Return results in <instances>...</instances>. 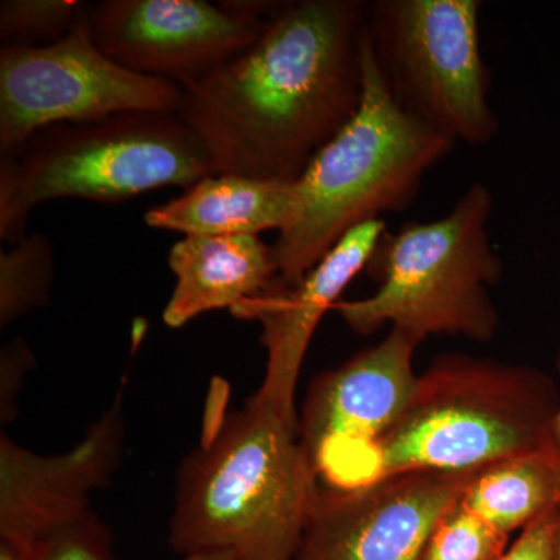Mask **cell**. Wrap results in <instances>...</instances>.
Masks as SVG:
<instances>
[{"label":"cell","mask_w":560,"mask_h":560,"mask_svg":"<svg viewBox=\"0 0 560 560\" xmlns=\"http://www.w3.org/2000/svg\"><path fill=\"white\" fill-rule=\"evenodd\" d=\"M180 560H238V558L237 555L232 551H206L184 556Z\"/></svg>","instance_id":"25"},{"label":"cell","mask_w":560,"mask_h":560,"mask_svg":"<svg viewBox=\"0 0 560 560\" xmlns=\"http://www.w3.org/2000/svg\"><path fill=\"white\" fill-rule=\"evenodd\" d=\"M210 175L212 154L176 114L55 125L0 161V238L20 242L40 202H120L161 187L189 189Z\"/></svg>","instance_id":"6"},{"label":"cell","mask_w":560,"mask_h":560,"mask_svg":"<svg viewBox=\"0 0 560 560\" xmlns=\"http://www.w3.org/2000/svg\"><path fill=\"white\" fill-rule=\"evenodd\" d=\"M419 346L410 335L389 329L377 346L313 382L298 427L326 488L364 486L374 445L400 418L418 383L412 359Z\"/></svg>","instance_id":"10"},{"label":"cell","mask_w":560,"mask_h":560,"mask_svg":"<svg viewBox=\"0 0 560 560\" xmlns=\"http://www.w3.org/2000/svg\"><path fill=\"white\" fill-rule=\"evenodd\" d=\"M508 540L510 534L493 528L459 500L431 533L422 560H497Z\"/></svg>","instance_id":"19"},{"label":"cell","mask_w":560,"mask_h":560,"mask_svg":"<svg viewBox=\"0 0 560 560\" xmlns=\"http://www.w3.org/2000/svg\"><path fill=\"white\" fill-rule=\"evenodd\" d=\"M480 0H375L366 28L393 101L453 142L482 147L500 131L489 102Z\"/></svg>","instance_id":"7"},{"label":"cell","mask_w":560,"mask_h":560,"mask_svg":"<svg viewBox=\"0 0 560 560\" xmlns=\"http://www.w3.org/2000/svg\"><path fill=\"white\" fill-rule=\"evenodd\" d=\"M294 208L293 183L241 175L206 176L175 200L150 209L147 226L186 235L224 237L282 231Z\"/></svg>","instance_id":"15"},{"label":"cell","mask_w":560,"mask_h":560,"mask_svg":"<svg viewBox=\"0 0 560 560\" xmlns=\"http://www.w3.org/2000/svg\"><path fill=\"white\" fill-rule=\"evenodd\" d=\"M368 3L283 2L253 46L180 86L176 116L206 143L215 175L294 183L352 119Z\"/></svg>","instance_id":"1"},{"label":"cell","mask_w":560,"mask_h":560,"mask_svg":"<svg viewBox=\"0 0 560 560\" xmlns=\"http://www.w3.org/2000/svg\"><path fill=\"white\" fill-rule=\"evenodd\" d=\"M556 368H558L560 375V345L558 355H556ZM547 447L548 451H550L552 458H555L556 464H558L560 471V401L558 411H556L555 418H552L550 438H548Z\"/></svg>","instance_id":"24"},{"label":"cell","mask_w":560,"mask_h":560,"mask_svg":"<svg viewBox=\"0 0 560 560\" xmlns=\"http://www.w3.org/2000/svg\"><path fill=\"white\" fill-rule=\"evenodd\" d=\"M298 420L256 393L206 436L179 470L173 550L293 560L319 490Z\"/></svg>","instance_id":"2"},{"label":"cell","mask_w":560,"mask_h":560,"mask_svg":"<svg viewBox=\"0 0 560 560\" xmlns=\"http://www.w3.org/2000/svg\"><path fill=\"white\" fill-rule=\"evenodd\" d=\"M33 353L28 349L27 342L16 338V340L3 346L2 357H0V381H2V420L9 422L16 408V396L20 394V383L24 382V374L32 368Z\"/></svg>","instance_id":"22"},{"label":"cell","mask_w":560,"mask_h":560,"mask_svg":"<svg viewBox=\"0 0 560 560\" xmlns=\"http://www.w3.org/2000/svg\"><path fill=\"white\" fill-rule=\"evenodd\" d=\"M559 533L560 508H555L526 525L497 560H556Z\"/></svg>","instance_id":"21"},{"label":"cell","mask_w":560,"mask_h":560,"mask_svg":"<svg viewBox=\"0 0 560 560\" xmlns=\"http://www.w3.org/2000/svg\"><path fill=\"white\" fill-rule=\"evenodd\" d=\"M90 7L80 0H3L0 3L2 46H44L60 40Z\"/></svg>","instance_id":"18"},{"label":"cell","mask_w":560,"mask_h":560,"mask_svg":"<svg viewBox=\"0 0 560 560\" xmlns=\"http://www.w3.org/2000/svg\"><path fill=\"white\" fill-rule=\"evenodd\" d=\"M492 210V191L474 183L441 219L386 231L366 267L377 290L335 311L359 335L389 326L419 345L434 335L492 340L500 315L490 289L503 275L489 238Z\"/></svg>","instance_id":"5"},{"label":"cell","mask_w":560,"mask_h":560,"mask_svg":"<svg viewBox=\"0 0 560 560\" xmlns=\"http://www.w3.org/2000/svg\"><path fill=\"white\" fill-rule=\"evenodd\" d=\"M0 560H32V544L0 539Z\"/></svg>","instance_id":"23"},{"label":"cell","mask_w":560,"mask_h":560,"mask_svg":"<svg viewBox=\"0 0 560 560\" xmlns=\"http://www.w3.org/2000/svg\"><path fill=\"white\" fill-rule=\"evenodd\" d=\"M180 98L178 84L106 57L92 38L88 11L60 40L0 49V156L16 153L55 125L117 114H176Z\"/></svg>","instance_id":"8"},{"label":"cell","mask_w":560,"mask_h":560,"mask_svg":"<svg viewBox=\"0 0 560 560\" xmlns=\"http://www.w3.org/2000/svg\"><path fill=\"white\" fill-rule=\"evenodd\" d=\"M280 3L102 0L91 5L92 38L124 68L184 86L253 46Z\"/></svg>","instance_id":"9"},{"label":"cell","mask_w":560,"mask_h":560,"mask_svg":"<svg viewBox=\"0 0 560 560\" xmlns=\"http://www.w3.org/2000/svg\"><path fill=\"white\" fill-rule=\"evenodd\" d=\"M475 474L407 471L360 488H319L293 560H422Z\"/></svg>","instance_id":"11"},{"label":"cell","mask_w":560,"mask_h":560,"mask_svg":"<svg viewBox=\"0 0 560 560\" xmlns=\"http://www.w3.org/2000/svg\"><path fill=\"white\" fill-rule=\"evenodd\" d=\"M167 261L176 285L162 318L172 329L202 313L237 311L279 278L271 245L259 235H186L172 246Z\"/></svg>","instance_id":"14"},{"label":"cell","mask_w":560,"mask_h":560,"mask_svg":"<svg viewBox=\"0 0 560 560\" xmlns=\"http://www.w3.org/2000/svg\"><path fill=\"white\" fill-rule=\"evenodd\" d=\"M121 389L83 440L44 456L0 434V539L33 544L91 510L90 493L105 488L124 453Z\"/></svg>","instance_id":"12"},{"label":"cell","mask_w":560,"mask_h":560,"mask_svg":"<svg viewBox=\"0 0 560 560\" xmlns=\"http://www.w3.org/2000/svg\"><path fill=\"white\" fill-rule=\"evenodd\" d=\"M55 259L49 237L25 234L0 253V327L49 304Z\"/></svg>","instance_id":"17"},{"label":"cell","mask_w":560,"mask_h":560,"mask_svg":"<svg viewBox=\"0 0 560 560\" xmlns=\"http://www.w3.org/2000/svg\"><path fill=\"white\" fill-rule=\"evenodd\" d=\"M560 394L537 368L444 353L377 441L364 486L407 471H480L547 447Z\"/></svg>","instance_id":"4"},{"label":"cell","mask_w":560,"mask_h":560,"mask_svg":"<svg viewBox=\"0 0 560 560\" xmlns=\"http://www.w3.org/2000/svg\"><path fill=\"white\" fill-rule=\"evenodd\" d=\"M386 232L383 220L361 224L307 272L301 282L287 285L278 278L267 293L234 311L235 316L261 324V345L267 349V371L257 393L298 415V378L316 327L327 311L338 304Z\"/></svg>","instance_id":"13"},{"label":"cell","mask_w":560,"mask_h":560,"mask_svg":"<svg viewBox=\"0 0 560 560\" xmlns=\"http://www.w3.org/2000/svg\"><path fill=\"white\" fill-rule=\"evenodd\" d=\"M455 145L393 101L366 28L360 108L293 183V215L271 245L279 278L301 282L350 231L410 208Z\"/></svg>","instance_id":"3"},{"label":"cell","mask_w":560,"mask_h":560,"mask_svg":"<svg viewBox=\"0 0 560 560\" xmlns=\"http://www.w3.org/2000/svg\"><path fill=\"white\" fill-rule=\"evenodd\" d=\"M556 560H560V533H559V544H558V556H556Z\"/></svg>","instance_id":"26"},{"label":"cell","mask_w":560,"mask_h":560,"mask_svg":"<svg viewBox=\"0 0 560 560\" xmlns=\"http://www.w3.org/2000/svg\"><path fill=\"white\" fill-rule=\"evenodd\" d=\"M460 504L501 533L560 508V471L548 447L490 464L471 477Z\"/></svg>","instance_id":"16"},{"label":"cell","mask_w":560,"mask_h":560,"mask_svg":"<svg viewBox=\"0 0 560 560\" xmlns=\"http://www.w3.org/2000/svg\"><path fill=\"white\" fill-rule=\"evenodd\" d=\"M32 560H119L101 518L90 511L32 544Z\"/></svg>","instance_id":"20"}]
</instances>
